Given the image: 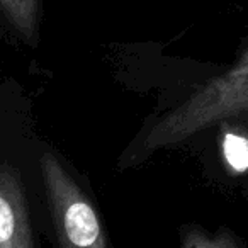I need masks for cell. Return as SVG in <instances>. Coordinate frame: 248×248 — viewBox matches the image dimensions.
Instances as JSON below:
<instances>
[{"label": "cell", "instance_id": "obj_1", "mask_svg": "<svg viewBox=\"0 0 248 248\" xmlns=\"http://www.w3.org/2000/svg\"><path fill=\"white\" fill-rule=\"evenodd\" d=\"M248 114V46L223 73L206 82L179 107L163 116L128 152V163H138L158 148L175 145L214 124Z\"/></svg>", "mask_w": 248, "mask_h": 248}, {"label": "cell", "instance_id": "obj_2", "mask_svg": "<svg viewBox=\"0 0 248 248\" xmlns=\"http://www.w3.org/2000/svg\"><path fill=\"white\" fill-rule=\"evenodd\" d=\"M39 165L60 248H109L95 207L63 163L46 152Z\"/></svg>", "mask_w": 248, "mask_h": 248}, {"label": "cell", "instance_id": "obj_3", "mask_svg": "<svg viewBox=\"0 0 248 248\" xmlns=\"http://www.w3.org/2000/svg\"><path fill=\"white\" fill-rule=\"evenodd\" d=\"M0 248H34L28 199L17 172L0 169Z\"/></svg>", "mask_w": 248, "mask_h": 248}, {"label": "cell", "instance_id": "obj_4", "mask_svg": "<svg viewBox=\"0 0 248 248\" xmlns=\"http://www.w3.org/2000/svg\"><path fill=\"white\" fill-rule=\"evenodd\" d=\"M41 0H0V12L26 41H34L38 32Z\"/></svg>", "mask_w": 248, "mask_h": 248}, {"label": "cell", "instance_id": "obj_5", "mask_svg": "<svg viewBox=\"0 0 248 248\" xmlns=\"http://www.w3.org/2000/svg\"><path fill=\"white\" fill-rule=\"evenodd\" d=\"M221 152L226 165L234 173L248 170V135L238 129H228L221 140Z\"/></svg>", "mask_w": 248, "mask_h": 248}, {"label": "cell", "instance_id": "obj_6", "mask_svg": "<svg viewBox=\"0 0 248 248\" xmlns=\"http://www.w3.org/2000/svg\"><path fill=\"white\" fill-rule=\"evenodd\" d=\"M182 248H243L234 234L228 230L207 233L197 226L186 228L182 233Z\"/></svg>", "mask_w": 248, "mask_h": 248}]
</instances>
